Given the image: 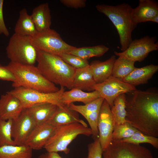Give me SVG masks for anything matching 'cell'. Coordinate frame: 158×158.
<instances>
[{"label": "cell", "instance_id": "cell-18", "mask_svg": "<svg viewBox=\"0 0 158 158\" xmlns=\"http://www.w3.org/2000/svg\"><path fill=\"white\" fill-rule=\"evenodd\" d=\"M47 123L54 127L74 123H80L88 127L86 123L79 118L78 113L67 105L59 107Z\"/></svg>", "mask_w": 158, "mask_h": 158}, {"label": "cell", "instance_id": "cell-20", "mask_svg": "<svg viewBox=\"0 0 158 158\" xmlns=\"http://www.w3.org/2000/svg\"><path fill=\"white\" fill-rule=\"evenodd\" d=\"M116 59L115 56L112 55L105 61H94L90 64V68L96 84L103 82L111 76L112 68Z\"/></svg>", "mask_w": 158, "mask_h": 158}, {"label": "cell", "instance_id": "cell-3", "mask_svg": "<svg viewBox=\"0 0 158 158\" xmlns=\"http://www.w3.org/2000/svg\"><path fill=\"white\" fill-rule=\"evenodd\" d=\"M96 8L111 21L119 35L121 50H126L132 42V34L137 25L131 18L132 8L128 4L123 3L116 6L98 4Z\"/></svg>", "mask_w": 158, "mask_h": 158}, {"label": "cell", "instance_id": "cell-2", "mask_svg": "<svg viewBox=\"0 0 158 158\" xmlns=\"http://www.w3.org/2000/svg\"><path fill=\"white\" fill-rule=\"evenodd\" d=\"M37 66L42 75L54 84L72 89L75 68L59 56L37 50Z\"/></svg>", "mask_w": 158, "mask_h": 158}, {"label": "cell", "instance_id": "cell-13", "mask_svg": "<svg viewBox=\"0 0 158 158\" xmlns=\"http://www.w3.org/2000/svg\"><path fill=\"white\" fill-rule=\"evenodd\" d=\"M36 126L27 109H23L19 116L15 119L13 120L11 135L15 145H24Z\"/></svg>", "mask_w": 158, "mask_h": 158}, {"label": "cell", "instance_id": "cell-17", "mask_svg": "<svg viewBox=\"0 0 158 158\" xmlns=\"http://www.w3.org/2000/svg\"><path fill=\"white\" fill-rule=\"evenodd\" d=\"M131 18L136 25L149 22L153 17L158 15V3L153 0H139L138 6L132 8Z\"/></svg>", "mask_w": 158, "mask_h": 158}, {"label": "cell", "instance_id": "cell-32", "mask_svg": "<svg viewBox=\"0 0 158 158\" xmlns=\"http://www.w3.org/2000/svg\"><path fill=\"white\" fill-rule=\"evenodd\" d=\"M138 130L128 122L120 124L114 129L112 140H121L131 137Z\"/></svg>", "mask_w": 158, "mask_h": 158}, {"label": "cell", "instance_id": "cell-12", "mask_svg": "<svg viewBox=\"0 0 158 158\" xmlns=\"http://www.w3.org/2000/svg\"><path fill=\"white\" fill-rule=\"evenodd\" d=\"M99 140L103 151L111 142L114 126L111 108L104 100L100 110L97 123Z\"/></svg>", "mask_w": 158, "mask_h": 158}, {"label": "cell", "instance_id": "cell-14", "mask_svg": "<svg viewBox=\"0 0 158 158\" xmlns=\"http://www.w3.org/2000/svg\"><path fill=\"white\" fill-rule=\"evenodd\" d=\"M104 99L100 97L84 105H76L73 103L68 105L69 107L82 115L87 120L95 138L99 137L97 123L100 108Z\"/></svg>", "mask_w": 158, "mask_h": 158}, {"label": "cell", "instance_id": "cell-7", "mask_svg": "<svg viewBox=\"0 0 158 158\" xmlns=\"http://www.w3.org/2000/svg\"><path fill=\"white\" fill-rule=\"evenodd\" d=\"M65 91L64 87L61 86L57 92L45 93L38 91L19 87L14 88L9 92L17 97L21 102L24 109H27L32 106L42 103H49L63 107L61 98Z\"/></svg>", "mask_w": 158, "mask_h": 158}, {"label": "cell", "instance_id": "cell-31", "mask_svg": "<svg viewBox=\"0 0 158 158\" xmlns=\"http://www.w3.org/2000/svg\"><path fill=\"white\" fill-rule=\"evenodd\" d=\"M133 144H140L146 143L151 144L154 147L158 148V138L145 135L137 130L131 137L120 140Z\"/></svg>", "mask_w": 158, "mask_h": 158}, {"label": "cell", "instance_id": "cell-11", "mask_svg": "<svg viewBox=\"0 0 158 158\" xmlns=\"http://www.w3.org/2000/svg\"><path fill=\"white\" fill-rule=\"evenodd\" d=\"M94 89L99 92L100 97L107 101L111 108L117 97L136 89L135 87L111 76L103 82L96 84Z\"/></svg>", "mask_w": 158, "mask_h": 158}, {"label": "cell", "instance_id": "cell-30", "mask_svg": "<svg viewBox=\"0 0 158 158\" xmlns=\"http://www.w3.org/2000/svg\"><path fill=\"white\" fill-rule=\"evenodd\" d=\"M12 120H5L0 118V147L16 145L11 135Z\"/></svg>", "mask_w": 158, "mask_h": 158}, {"label": "cell", "instance_id": "cell-38", "mask_svg": "<svg viewBox=\"0 0 158 158\" xmlns=\"http://www.w3.org/2000/svg\"><path fill=\"white\" fill-rule=\"evenodd\" d=\"M38 158H62L58 152H47L39 156Z\"/></svg>", "mask_w": 158, "mask_h": 158}, {"label": "cell", "instance_id": "cell-19", "mask_svg": "<svg viewBox=\"0 0 158 158\" xmlns=\"http://www.w3.org/2000/svg\"><path fill=\"white\" fill-rule=\"evenodd\" d=\"M158 70V66L153 64L140 68L136 67L128 75L121 79L135 87L147 83Z\"/></svg>", "mask_w": 158, "mask_h": 158}, {"label": "cell", "instance_id": "cell-33", "mask_svg": "<svg viewBox=\"0 0 158 158\" xmlns=\"http://www.w3.org/2000/svg\"><path fill=\"white\" fill-rule=\"evenodd\" d=\"M59 56L66 63L75 69L83 68L90 65L88 60L69 53H64Z\"/></svg>", "mask_w": 158, "mask_h": 158}, {"label": "cell", "instance_id": "cell-23", "mask_svg": "<svg viewBox=\"0 0 158 158\" xmlns=\"http://www.w3.org/2000/svg\"><path fill=\"white\" fill-rule=\"evenodd\" d=\"M31 16L38 32L50 28L51 16L48 3L42 4L35 8Z\"/></svg>", "mask_w": 158, "mask_h": 158}, {"label": "cell", "instance_id": "cell-36", "mask_svg": "<svg viewBox=\"0 0 158 158\" xmlns=\"http://www.w3.org/2000/svg\"><path fill=\"white\" fill-rule=\"evenodd\" d=\"M60 2L67 7L75 9L84 7L86 4L85 0H61Z\"/></svg>", "mask_w": 158, "mask_h": 158}, {"label": "cell", "instance_id": "cell-22", "mask_svg": "<svg viewBox=\"0 0 158 158\" xmlns=\"http://www.w3.org/2000/svg\"><path fill=\"white\" fill-rule=\"evenodd\" d=\"M59 107L49 103L36 104L27 109L37 126L47 123Z\"/></svg>", "mask_w": 158, "mask_h": 158}, {"label": "cell", "instance_id": "cell-28", "mask_svg": "<svg viewBox=\"0 0 158 158\" xmlns=\"http://www.w3.org/2000/svg\"><path fill=\"white\" fill-rule=\"evenodd\" d=\"M109 49V47L104 45H99L78 48L75 47L68 53L88 60L93 57H99L103 56Z\"/></svg>", "mask_w": 158, "mask_h": 158}, {"label": "cell", "instance_id": "cell-27", "mask_svg": "<svg viewBox=\"0 0 158 158\" xmlns=\"http://www.w3.org/2000/svg\"><path fill=\"white\" fill-rule=\"evenodd\" d=\"M111 110L114 128L120 124L127 122L126 120L125 94L120 95L115 99Z\"/></svg>", "mask_w": 158, "mask_h": 158}, {"label": "cell", "instance_id": "cell-25", "mask_svg": "<svg viewBox=\"0 0 158 158\" xmlns=\"http://www.w3.org/2000/svg\"><path fill=\"white\" fill-rule=\"evenodd\" d=\"M15 33L18 35L32 37L37 32L31 15L25 8L21 10L14 28Z\"/></svg>", "mask_w": 158, "mask_h": 158}, {"label": "cell", "instance_id": "cell-1", "mask_svg": "<svg viewBox=\"0 0 158 158\" xmlns=\"http://www.w3.org/2000/svg\"><path fill=\"white\" fill-rule=\"evenodd\" d=\"M126 120L143 134L158 137V92L136 89L125 93Z\"/></svg>", "mask_w": 158, "mask_h": 158}, {"label": "cell", "instance_id": "cell-21", "mask_svg": "<svg viewBox=\"0 0 158 158\" xmlns=\"http://www.w3.org/2000/svg\"><path fill=\"white\" fill-rule=\"evenodd\" d=\"M100 97L99 93L96 90L90 92H86L78 89L72 88L63 92L61 100L63 104L67 106L76 102H81L85 104Z\"/></svg>", "mask_w": 158, "mask_h": 158}, {"label": "cell", "instance_id": "cell-15", "mask_svg": "<svg viewBox=\"0 0 158 158\" xmlns=\"http://www.w3.org/2000/svg\"><path fill=\"white\" fill-rule=\"evenodd\" d=\"M20 100L9 91L0 97V118L8 120H14L23 109Z\"/></svg>", "mask_w": 158, "mask_h": 158}, {"label": "cell", "instance_id": "cell-26", "mask_svg": "<svg viewBox=\"0 0 158 158\" xmlns=\"http://www.w3.org/2000/svg\"><path fill=\"white\" fill-rule=\"evenodd\" d=\"M32 150L25 145L0 147V158H32Z\"/></svg>", "mask_w": 158, "mask_h": 158}, {"label": "cell", "instance_id": "cell-4", "mask_svg": "<svg viewBox=\"0 0 158 158\" xmlns=\"http://www.w3.org/2000/svg\"><path fill=\"white\" fill-rule=\"evenodd\" d=\"M6 67L14 75V88L21 87L45 93L54 92L59 90L47 79L34 65L21 64L10 61Z\"/></svg>", "mask_w": 158, "mask_h": 158}, {"label": "cell", "instance_id": "cell-5", "mask_svg": "<svg viewBox=\"0 0 158 158\" xmlns=\"http://www.w3.org/2000/svg\"><path fill=\"white\" fill-rule=\"evenodd\" d=\"M87 136L92 135L90 128L79 123H74L56 127L53 134L44 148L47 152H63L68 154L70 151L68 147L78 136Z\"/></svg>", "mask_w": 158, "mask_h": 158}, {"label": "cell", "instance_id": "cell-16", "mask_svg": "<svg viewBox=\"0 0 158 158\" xmlns=\"http://www.w3.org/2000/svg\"><path fill=\"white\" fill-rule=\"evenodd\" d=\"M56 127L46 123L35 128L24 145L32 150H39L43 148L53 134Z\"/></svg>", "mask_w": 158, "mask_h": 158}, {"label": "cell", "instance_id": "cell-10", "mask_svg": "<svg viewBox=\"0 0 158 158\" xmlns=\"http://www.w3.org/2000/svg\"><path fill=\"white\" fill-rule=\"evenodd\" d=\"M154 37L146 36L132 40L127 49L121 52H114L115 55L130 61H143L151 51L158 50V45Z\"/></svg>", "mask_w": 158, "mask_h": 158}, {"label": "cell", "instance_id": "cell-6", "mask_svg": "<svg viewBox=\"0 0 158 158\" xmlns=\"http://www.w3.org/2000/svg\"><path fill=\"white\" fill-rule=\"evenodd\" d=\"M6 51L11 62L28 65H34L36 62L37 50L32 44L31 37L14 33L9 39Z\"/></svg>", "mask_w": 158, "mask_h": 158}, {"label": "cell", "instance_id": "cell-29", "mask_svg": "<svg viewBox=\"0 0 158 158\" xmlns=\"http://www.w3.org/2000/svg\"><path fill=\"white\" fill-rule=\"evenodd\" d=\"M135 62L118 57L114 64L111 76L121 79L128 75L135 68Z\"/></svg>", "mask_w": 158, "mask_h": 158}, {"label": "cell", "instance_id": "cell-35", "mask_svg": "<svg viewBox=\"0 0 158 158\" xmlns=\"http://www.w3.org/2000/svg\"><path fill=\"white\" fill-rule=\"evenodd\" d=\"M0 80L14 82L16 80L13 73L6 66L0 65Z\"/></svg>", "mask_w": 158, "mask_h": 158}, {"label": "cell", "instance_id": "cell-24", "mask_svg": "<svg viewBox=\"0 0 158 158\" xmlns=\"http://www.w3.org/2000/svg\"><path fill=\"white\" fill-rule=\"evenodd\" d=\"M96 84L90 65L83 68L76 69L72 89L93 91H94V87Z\"/></svg>", "mask_w": 158, "mask_h": 158}, {"label": "cell", "instance_id": "cell-37", "mask_svg": "<svg viewBox=\"0 0 158 158\" xmlns=\"http://www.w3.org/2000/svg\"><path fill=\"white\" fill-rule=\"evenodd\" d=\"M3 0H0V35L3 34L6 37L9 35V32L5 23L3 13Z\"/></svg>", "mask_w": 158, "mask_h": 158}, {"label": "cell", "instance_id": "cell-39", "mask_svg": "<svg viewBox=\"0 0 158 158\" xmlns=\"http://www.w3.org/2000/svg\"><path fill=\"white\" fill-rule=\"evenodd\" d=\"M149 21L155 22L157 23H158V15L151 18Z\"/></svg>", "mask_w": 158, "mask_h": 158}, {"label": "cell", "instance_id": "cell-34", "mask_svg": "<svg viewBox=\"0 0 158 158\" xmlns=\"http://www.w3.org/2000/svg\"><path fill=\"white\" fill-rule=\"evenodd\" d=\"M103 152L98 138H96L88 145L87 156L84 158H102Z\"/></svg>", "mask_w": 158, "mask_h": 158}, {"label": "cell", "instance_id": "cell-8", "mask_svg": "<svg viewBox=\"0 0 158 158\" xmlns=\"http://www.w3.org/2000/svg\"><path fill=\"white\" fill-rule=\"evenodd\" d=\"M31 42L37 50L59 56L75 47L65 42L56 31L51 28L38 32L31 37Z\"/></svg>", "mask_w": 158, "mask_h": 158}, {"label": "cell", "instance_id": "cell-9", "mask_svg": "<svg viewBox=\"0 0 158 158\" xmlns=\"http://www.w3.org/2000/svg\"><path fill=\"white\" fill-rule=\"evenodd\" d=\"M102 158H154L150 150L140 144L113 140L103 151Z\"/></svg>", "mask_w": 158, "mask_h": 158}]
</instances>
